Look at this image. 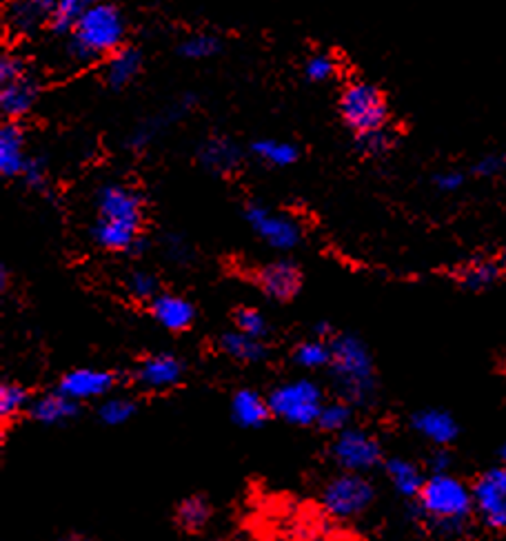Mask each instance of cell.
<instances>
[{
    "label": "cell",
    "mask_w": 506,
    "mask_h": 541,
    "mask_svg": "<svg viewBox=\"0 0 506 541\" xmlns=\"http://www.w3.org/2000/svg\"><path fill=\"white\" fill-rule=\"evenodd\" d=\"M98 220L92 237L111 253H138L143 249V198L120 182H107L96 191Z\"/></svg>",
    "instance_id": "cell-1"
},
{
    "label": "cell",
    "mask_w": 506,
    "mask_h": 541,
    "mask_svg": "<svg viewBox=\"0 0 506 541\" xmlns=\"http://www.w3.org/2000/svg\"><path fill=\"white\" fill-rule=\"evenodd\" d=\"M329 377L337 398L355 408H367L378 398V373L371 351L353 333H336L331 338Z\"/></svg>",
    "instance_id": "cell-2"
},
{
    "label": "cell",
    "mask_w": 506,
    "mask_h": 541,
    "mask_svg": "<svg viewBox=\"0 0 506 541\" xmlns=\"http://www.w3.org/2000/svg\"><path fill=\"white\" fill-rule=\"evenodd\" d=\"M418 511L442 535H458L475 508L473 491L451 473H431L415 497Z\"/></svg>",
    "instance_id": "cell-3"
},
{
    "label": "cell",
    "mask_w": 506,
    "mask_h": 541,
    "mask_svg": "<svg viewBox=\"0 0 506 541\" xmlns=\"http://www.w3.org/2000/svg\"><path fill=\"white\" fill-rule=\"evenodd\" d=\"M125 40V16L116 4H93L81 18L76 30L69 34L67 54L74 63H93L102 56H111L123 47Z\"/></svg>",
    "instance_id": "cell-4"
},
{
    "label": "cell",
    "mask_w": 506,
    "mask_h": 541,
    "mask_svg": "<svg viewBox=\"0 0 506 541\" xmlns=\"http://www.w3.org/2000/svg\"><path fill=\"white\" fill-rule=\"evenodd\" d=\"M271 406V415L292 426H316L320 410L325 406V391L320 384L309 377L280 382L266 395Z\"/></svg>",
    "instance_id": "cell-5"
},
{
    "label": "cell",
    "mask_w": 506,
    "mask_h": 541,
    "mask_svg": "<svg viewBox=\"0 0 506 541\" xmlns=\"http://www.w3.org/2000/svg\"><path fill=\"white\" fill-rule=\"evenodd\" d=\"M376 488L362 473L342 470L322 488V506L336 520H355L371 508Z\"/></svg>",
    "instance_id": "cell-6"
},
{
    "label": "cell",
    "mask_w": 506,
    "mask_h": 541,
    "mask_svg": "<svg viewBox=\"0 0 506 541\" xmlns=\"http://www.w3.org/2000/svg\"><path fill=\"white\" fill-rule=\"evenodd\" d=\"M331 461L340 470L349 473H371L378 466L384 464V451L380 440L367 428L349 426L334 435L329 446Z\"/></svg>",
    "instance_id": "cell-7"
},
{
    "label": "cell",
    "mask_w": 506,
    "mask_h": 541,
    "mask_svg": "<svg viewBox=\"0 0 506 541\" xmlns=\"http://www.w3.org/2000/svg\"><path fill=\"white\" fill-rule=\"evenodd\" d=\"M340 111L351 132L367 133L382 129L387 123V102L376 85L353 82L342 93Z\"/></svg>",
    "instance_id": "cell-8"
},
{
    "label": "cell",
    "mask_w": 506,
    "mask_h": 541,
    "mask_svg": "<svg viewBox=\"0 0 506 541\" xmlns=\"http://www.w3.org/2000/svg\"><path fill=\"white\" fill-rule=\"evenodd\" d=\"M245 220L251 227V231L275 251H292L302 242V228H300L298 222L293 218L265 207V204H247Z\"/></svg>",
    "instance_id": "cell-9"
},
{
    "label": "cell",
    "mask_w": 506,
    "mask_h": 541,
    "mask_svg": "<svg viewBox=\"0 0 506 541\" xmlns=\"http://www.w3.org/2000/svg\"><path fill=\"white\" fill-rule=\"evenodd\" d=\"M187 364L176 353H152L144 360L138 362L134 368V382L143 391L149 393H165V391L176 389L185 380Z\"/></svg>",
    "instance_id": "cell-10"
},
{
    "label": "cell",
    "mask_w": 506,
    "mask_h": 541,
    "mask_svg": "<svg viewBox=\"0 0 506 541\" xmlns=\"http://www.w3.org/2000/svg\"><path fill=\"white\" fill-rule=\"evenodd\" d=\"M477 515L489 528H506V466H498L482 475L473 486Z\"/></svg>",
    "instance_id": "cell-11"
},
{
    "label": "cell",
    "mask_w": 506,
    "mask_h": 541,
    "mask_svg": "<svg viewBox=\"0 0 506 541\" xmlns=\"http://www.w3.org/2000/svg\"><path fill=\"white\" fill-rule=\"evenodd\" d=\"M251 279L269 300L280 302V305L298 297L304 282L302 270L292 260H271V262L260 264L251 273Z\"/></svg>",
    "instance_id": "cell-12"
},
{
    "label": "cell",
    "mask_w": 506,
    "mask_h": 541,
    "mask_svg": "<svg viewBox=\"0 0 506 541\" xmlns=\"http://www.w3.org/2000/svg\"><path fill=\"white\" fill-rule=\"evenodd\" d=\"M116 382H118V375H116L114 371L81 366L65 373L58 380L56 389L83 404L89 402V399H105L107 395H111V391L116 389Z\"/></svg>",
    "instance_id": "cell-13"
},
{
    "label": "cell",
    "mask_w": 506,
    "mask_h": 541,
    "mask_svg": "<svg viewBox=\"0 0 506 541\" xmlns=\"http://www.w3.org/2000/svg\"><path fill=\"white\" fill-rule=\"evenodd\" d=\"M411 428L422 437L431 442L435 449H447L449 444L458 440L460 426L456 417L442 408H422L411 415Z\"/></svg>",
    "instance_id": "cell-14"
},
{
    "label": "cell",
    "mask_w": 506,
    "mask_h": 541,
    "mask_svg": "<svg viewBox=\"0 0 506 541\" xmlns=\"http://www.w3.org/2000/svg\"><path fill=\"white\" fill-rule=\"evenodd\" d=\"M149 313L162 329L171 331V333H185L196 322V305L189 297L162 291L156 300H152Z\"/></svg>",
    "instance_id": "cell-15"
},
{
    "label": "cell",
    "mask_w": 506,
    "mask_h": 541,
    "mask_svg": "<svg viewBox=\"0 0 506 541\" xmlns=\"http://www.w3.org/2000/svg\"><path fill=\"white\" fill-rule=\"evenodd\" d=\"M27 415L42 426H65L81 415V402L56 389L31 399Z\"/></svg>",
    "instance_id": "cell-16"
},
{
    "label": "cell",
    "mask_w": 506,
    "mask_h": 541,
    "mask_svg": "<svg viewBox=\"0 0 506 541\" xmlns=\"http://www.w3.org/2000/svg\"><path fill=\"white\" fill-rule=\"evenodd\" d=\"M231 419L236 426L245 428V431H256V428H262L271 415V406L269 399L265 398L262 393H257L256 389H238L236 393L231 395Z\"/></svg>",
    "instance_id": "cell-17"
},
{
    "label": "cell",
    "mask_w": 506,
    "mask_h": 541,
    "mask_svg": "<svg viewBox=\"0 0 506 541\" xmlns=\"http://www.w3.org/2000/svg\"><path fill=\"white\" fill-rule=\"evenodd\" d=\"M39 93V82L30 73L7 82V85H0V111H3V116L7 120L22 118L36 105Z\"/></svg>",
    "instance_id": "cell-18"
},
{
    "label": "cell",
    "mask_w": 506,
    "mask_h": 541,
    "mask_svg": "<svg viewBox=\"0 0 506 541\" xmlns=\"http://www.w3.org/2000/svg\"><path fill=\"white\" fill-rule=\"evenodd\" d=\"M27 160L30 156L25 151V135L13 120H9L0 129V174L4 178H21Z\"/></svg>",
    "instance_id": "cell-19"
},
{
    "label": "cell",
    "mask_w": 506,
    "mask_h": 541,
    "mask_svg": "<svg viewBox=\"0 0 506 541\" xmlns=\"http://www.w3.org/2000/svg\"><path fill=\"white\" fill-rule=\"evenodd\" d=\"M218 351L227 356L229 360L240 364H260L269 356L265 339L253 338V335L242 333V331L233 329L227 331L218 338Z\"/></svg>",
    "instance_id": "cell-20"
},
{
    "label": "cell",
    "mask_w": 506,
    "mask_h": 541,
    "mask_svg": "<svg viewBox=\"0 0 506 541\" xmlns=\"http://www.w3.org/2000/svg\"><path fill=\"white\" fill-rule=\"evenodd\" d=\"M198 160L211 174L229 176L240 167L242 153L231 140L222 138V135H215V138H209L207 142L200 147Z\"/></svg>",
    "instance_id": "cell-21"
},
{
    "label": "cell",
    "mask_w": 506,
    "mask_h": 541,
    "mask_svg": "<svg viewBox=\"0 0 506 541\" xmlns=\"http://www.w3.org/2000/svg\"><path fill=\"white\" fill-rule=\"evenodd\" d=\"M58 0H12L7 22L16 34H30L40 22H49Z\"/></svg>",
    "instance_id": "cell-22"
},
{
    "label": "cell",
    "mask_w": 506,
    "mask_h": 541,
    "mask_svg": "<svg viewBox=\"0 0 506 541\" xmlns=\"http://www.w3.org/2000/svg\"><path fill=\"white\" fill-rule=\"evenodd\" d=\"M382 466L388 484L396 488L397 495L406 499H415L420 495L426 477L422 475L418 464H414V461L406 459V457H388Z\"/></svg>",
    "instance_id": "cell-23"
},
{
    "label": "cell",
    "mask_w": 506,
    "mask_h": 541,
    "mask_svg": "<svg viewBox=\"0 0 506 541\" xmlns=\"http://www.w3.org/2000/svg\"><path fill=\"white\" fill-rule=\"evenodd\" d=\"M143 67V54L135 47H120L118 51L109 56V63L105 69V81L114 90H123L129 85Z\"/></svg>",
    "instance_id": "cell-24"
},
{
    "label": "cell",
    "mask_w": 506,
    "mask_h": 541,
    "mask_svg": "<svg viewBox=\"0 0 506 541\" xmlns=\"http://www.w3.org/2000/svg\"><path fill=\"white\" fill-rule=\"evenodd\" d=\"M214 517V508L205 495H189L180 499L176 506V524L178 528L189 535L203 533Z\"/></svg>",
    "instance_id": "cell-25"
},
{
    "label": "cell",
    "mask_w": 506,
    "mask_h": 541,
    "mask_svg": "<svg viewBox=\"0 0 506 541\" xmlns=\"http://www.w3.org/2000/svg\"><path fill=\"white\" fill-rule=\"evenodd\" d=\"M293 362L295 366L304 368V371H320V368H329L331 364V339L322 338H309L295 344L293 348Z\"/></svg>",
    "instance_id": "cell-26"
},
{
    "label": "cell",
    "mask_w": 506,
    "mask_h": 541,
    "mask_svg": "<svg viewBox=\"0 0 506 541\" xmlns=\"http://www.w3.org/2000/svg\"><path fill=\"white\" fill-rule=\"evenodd\" d=\"M500 264L491 262V260H471V262L462 264L456 270V278L460 282V287L468 288V291H484L491 284L498 282L500 278Z\"/></svg>",
    "instance_id": "cell-27"
},
{
    "label": "cell",
    "mask_w": 506,
    "mask_h": 541,
    "mask_svg": "<svg viewBox=\"0 0 506 541\" xmlns=\"http://www.w3.org/2000/svg\"><path fill=\"white\" fill-rule=\"evenodd\" d=\"M100 0H58L49 18V27L56 34H72L81 18Z\"/></svg>",
    "instance_id": "cell-28"
},
{
    "label": "cell",
    "mask_w": 506,
    "mask_h": 541,
    "mask_svg": "<svg viewBox=\"0 0 506 541\" xmlns=\"http://www.w3.org/2000/svg\"><path fill=\"white\" fill-rule=\"evenodd\" d=\"M251 151L257 160L269 167H292L298 160V149L284 140H257V142H253Z\"/></svg>",
    "instance_id": "cell-29"
},
{
    "label": "cell",
    "mask_w": 506,
    "mask_h": 541,
    "mask_svg": "<svg viewBox=\"0 0 506 541\" xmlns=\"http://www.w3.org/2000/svg\"><path fill=\"white\" fill-rule=\"evenodd\" d=\"M138 413V402L125 395H107L98 406L96 415L105 426H125Z\"/></svg>",
    "instance_id": "cell-30"
},
{
    "label": "cell",
    "mask_w": 506,
    "mask_h": 541,
    "mask_svg": "<svg viewBox=\"0 0 506 541\" xmlns=\"http://www.w3.org/2000/svg\"><path fill=\"white\" fill-rule=\"evenodd\" d=\"M125 288L126 296L134 302H140V305H152V300H156L162 293L161 279L156 278V273L144 269L131 270L125 279Z\"/></svg>",
    "instance_id": "cell-31"
},
{
    "label": "cell",
    "mask_w": 506,
    "mask_h": 541,
    "mask_svg": "<svg viewBox=\"0 0 506 541\" xmlns=\"http://www.w3.org/2000/svg\"><path fill=\"white\" fill-rule=\"evenodd\" d=\"M355 406H351L345 399L336 398L331 402H325L320 410V417H318L316 426L322 433H329V435H337L340 431L351 426V419H353Z\"/></svg>",
    "instance_id": "cell-32"
},
{
    "label": "cell",
    "mask_w": 506,
    "mask_h": 541,
    "mask_svg": "<svg viewBox=\"0 0 506 541\" xmlns=\"http://www.w3.org/2000/svg\"><path fill=\"white\" fill-rule=\"evenodd\" d=\"M31 395L25 386L16 384V382H3L0 386V415L4 422H12L21 413H27L31 404Z\"/></svg>",
    "instance_id": "cell-33"
},
{
    "label": "cell",
    "mask_w": 506,
    "mask_h": 541,
    "mask_svg": "<svg viewBox=\"0 0 506 541\" xmlns=\"http://www.w3.org/2000/svg\"><path fill=\"white\" fill-rule=\"evenodd\" d=\"M233 326H236L238 331H242V333L253 335V338L260 339H266L271 333L269 320H266L265 313H262L260 309H256V306H238V309L233 311Z\"/></svg>",
    "instance_id": "cell-34"
},
{
    "label": "cell",
    "mask_w": 506,
    "mask_h": 541,
    "mask_svg": "<svg viewBox=\"0 0 506 541\" xmlns=\"http://www.w3.org/2000/svg\"><path fill=\"white\" fill-rule=\"evenodd\" d=\"M220 51V40L211 34H194L182 40L180 54L189 60L214 58Z\"/></svg>",
    "instance_id": "cell-35"
},
{
    "label": "cell",
    "mask_w": 506,
    "mask_h": 541,
    "mask_svg": "<svg viewBox=\"0 0 506 541\" xmlns=\"http://www.w3.org/2000/svg\"><path fill=\"white\" fill-rule=\"evenodd\" d=\"M391 147H393V138L384 127L376 129V132L355 135V149H358L362 156H369V158L384 156Z\"/></svg>",
    "instance_id": "cell-36"
},
{
    "label": "cell",
    "mask_w": 506,
    "mask_h": 541,
    "mask_svg": "<svg viewBox=\"0 0 506 541\" xmlns=\"http://www.w3.org/2000/svg\"><path fill=\"white\" fill-rule=\"evenodd\" d=\"M336 60L331 58L329 54H318L311 56V58L307 60V67H304V73H307L309 81L313 82H327L329 78L336 76Z\"/></svg>",
    "instance_id": "cell-37"
},
{
    "label": "cell",
    "mask_w": 506,
    "mask_h": 541,
    "mask_svg": "<svg viewBox=\"0 0 506 541\" xmlns=\"http://www.w3.org/2000/svg\"><path fill=\"white\" fill-rule=\"evenodd\" d=\"M21 178L25 180V185L30 186V189L45 191L47 189V167H45V162L39 160V158H30Z\"/></svg>",
    "instance_id": "cell-38"
},
{
    "label": "cell",
    "mask_w": 506,
    "mask_h": 541,
    "mask_svg": "<svg viewBox=\"0 0 506 541\" xmlns=\"http://www.w3.org/2000/svg\"><path fill=\"white\" fill-rule=\"evenodd\" d=\"M25 73H27V67L21 58H16V56L12 54L3 56V60H0V85H7V82L25 76Z\"/></svg>",
    "instance_id": "cell-39"
},
{
    "label": "cell",
    "mask_w": 506,
    "mask_h": 541,
    "mask_svg": "<svg viewBox=\"0 0 506 541\" xmlns=\"http://www.w3.org/2000/svg\"><path fill=\"white\" fill-rule=\"evenodd\" d=\"M502 167L504 160L500 156H484L473 165V174L477 178H493V176H498L502 171Z\"/></svg>",
    "instance_id": "cell-40"
},
{
    "label": "cell",
    "mask_w": 506,
    "mask_h": 541,
    "mask_svg": "<svg viewBox=\"0 0 506 541\" xmlns=\"http://www.w3.org/2000/svg\"><path fill=\"white\" fill-rule=\"evenodd\" d=\"M433 185L438 186L440 191H444V193H453V191L462 189L464 174H460V171H442V174L435 176Z\"/></svg>",
    "instance_id": "cell-41"
},
{
    "label": "cell",
    "mask_w": 506,
    "mask_h": 541,
    "mask_svg": "<svg viewBox=\"0 0 506 541\" xmlns=\"http://www.w3.org/2000/svg\"><path fill=\"white\" fill-rule=\"evenodd\" d=\"M451 452L447 449H435L433 455H431L429 459V470L431 473H449L451 470Z\"/></svg>",
    "instance_id": "cell-42"
},
{
    "label": "cell",
    "mask_w": 506,
    "mask_h": 541,
    "mask_svg": "<svg viewBox=\"0 0 506 541\" xmlns=\"http://www.w3.org/2000/svg\"><path fill=\"white\" fill-rule=\"evenodd\" d=\"M167 253H169V258L176 260V262H180V260H185L187 255H189V251H187L185 242H182L180 237H169Z\"/></svg>",
    "instance_id": "cell-43"
},
{
    "label": "cell",
    "mask_w": 506,
    "mask_h": 541,
    "mask_svg": "<svg viewBox=\"0 0 506 541\" xmlns=\"http://www.w3.org/2000/svg\"><path fill=\"white\" fill-rule=\"evenodd\" d=\"M9 282H12V273H9V269L3 264V267H0V288H3V291H7Z\"/></svg>",
    "instance_id": "cell-44"
},
{
    "label": "cell",
    "mask_w": 506,
    "mask_h": 541,
    "mask_svg": "<svg viewBox=\"0 0 506 541\" xmlns=\"http://www.w3.org/2000/svg\"><path fill=\"white\" fill-rule=\"evenodd\" d=\"M58 541H93V539L87 537L84 533H67V535H63Z\"/></svg>",
    "instance_id": "cell-45"
},
{
    "label": "cell",
    "mask_w": 506,
    "mask_h": 541,
    "mask_svg": "<svg viewBox=\"0 0 506 541\" xmlns=\"http://www.w3.org/2000/svg\"><path fill=\"white\" fill-rule=\"evenodd\" d=\"M498 455H500V461H502V464L506 466V442H504V444H502V446H500Z\"/></svg>",
    "instance_id": "cell-46"
},
{
    "label": "cell",
    "mask_w": 506,
    "mask_h": 541,
    "mask_svg": "<svg viewBox=\"0 0 506 541\" xmlns=\"http://www.w3.org/2000/svg\"><path fill=\"white\" fill-rule=\"evenodd\" d=\"M502 267H504V270H506V249H504V255H502Z\"/></svg>",
    "instance_id": "cell-47"
}]
</instances>
